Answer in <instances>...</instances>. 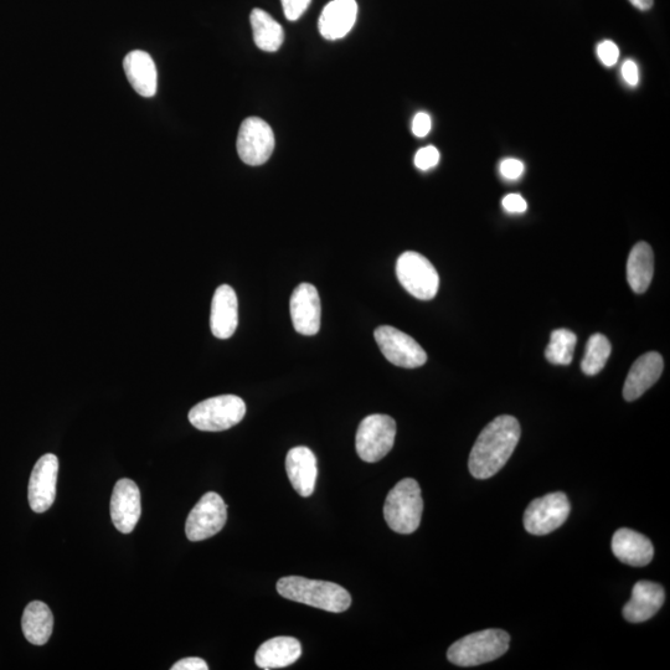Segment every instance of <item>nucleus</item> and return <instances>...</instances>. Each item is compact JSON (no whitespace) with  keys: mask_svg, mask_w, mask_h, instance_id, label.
<instances>
[{"mask_svg":"<svg viewBox=\"0 0 670 670\" xmlns=\"http://www.w3.org/2000/svg\"><path fill=\"white\" fill-rule=\"evenodd\" d=\"M522 429L513 416L497 417L484 427L469 456V472L477 479H488L507 465L517 448Z\"/></svg>","mask_w":670,"mask_h":670,"instance_id":"1","label":"nucleus"},{"mask_svg":"<svg viewBox=\"0 0 670 670\" xmlns=\"http://www.w3.org/2000/svg\"><path fill=\"white\" fill-rule=\"evenodd\" d=\"M277 591L287 600L332 613L345 612L352 605V596L349 592L344 587L329 581L287 576L277 582Z\"/></svg>","mask_w":670,"mask_h":670,"instance_id":"2","label":"nucleus"},{"mask_svg":"<svg viewBox=\"0 0 670 670\" xmlns=\"http://www.w3.org/2000/svg\"><path fill=\"white\" fill-rule=\"evenodd\" d=\"M424 501L420 484L412 478L402 479L391 489L384 505V518L391 530L412 534L420 527Z\"/></svg>","mask_w":670,"mask_h":670,"instance_id":"3","label":"nucleus"},{"mask_svg":"<svg viewBox=\"0 0 670 670\" xmlns=\"http://www.w3.org/2000/svg\"><path fill=\"white\" fill-rule=\"evenodd\" d=\"M510 636L502 630H484L472 633L452 644L447 652L448 661L458 667H476L496 661L509 649Z\"/></svg>","mask_w":670,"mask_h":670,"instance_id":"4","label":"nucleus"},{"mask_svg":"<svg viewBox=\"0 0 670 670\" xmlns=\"http://www.w3.org/2000/svg\"><path fill=\"white\" fill-rule=\"evenodd\" d=\"M245 415L244 400L235 395H221L195 405L189 412V421L200 431L219 432L240 424Z\"/></svg>","mask_w":670,"mask_h":670,"instance_id":"5","label":"nucleus"},{"mask_svg":"<svg viewBox=\"0 0 670 670\" xmlns=\"http://www.w3.org/2000/svg\"><path fill=\"white\" fill-rule=\"evenodd\" d=\"M396 275L401 286L417 300H432L440 288V276L435 266L419 252H404L396 264Z\"/></svg>","mask_w":670,"mask_h":670,"instance_id":"6","label":"nucleus"},{"mask_svg":"<svg viewBox=\"0 0 670 670\" xmlns=\"http://www.w3.org/2000/svg\"><path fill=\"white\" fill-rule=\"evenodd\" d=\"M396 422L388 415H370L359 425L355 447L363 461L375 463L393 450Z\"/></svg>","mask_w":670,"mask_h":670,"instance_id":"7","label":"nucleus"},{"mask_svg":"<svg viewBox=\"0 0 670 670\" xmlns=\"http://www.w3.org/2000/svg\"><path fill=\"white\" fill-rule=\"evenodd\" d=\"M571 505L563 492L534 499L524 513V528L529 534L546 535L559 529L569 518Z\"/></svg>","mask_w":670,"mask_h":670,"instance_id":"8","label":"nucleus"},{"mask_svg":"<svg viewBox=\"0 0 670 670\" xmlns=\"http://www.w3.org/2000/svg\"><path fill=\"white\" fill-rule=\"evenodd\" d=\"M381 353L396 367L420 368L427 362V354L409 334L394 327L381 326L374 332Z\"/></svg>","mask_w":670,"mask_h":670,"instance_id":"9","label":"nucleus"},{"mask_svg":"<svg viewBox=\"0 0 670 670\" xmlns=\"http://www.w3.org/2000/svg\"><path fill=\"white\" fill-rule=\"evenodd\" d=\"M275 149V134L267 122L259 117L246 118L237 136V152L247 166L265 164Z\"/></svg>","mask_w":670,"mask_h":670,"instance_id":"10","label":"nucleus"},{"mask_svg":"<svg viewBox=\"0 0 670 670\" xmlns=\"http://www.w3.org/2000/svg\"><path fill=\"white\" fill-rule=\"evenodd\" d=\"M228 520V505L218 493L209 492L190 512L185 533L190 541H201L221 532Z\"/></svg>","mask_w":670,"mask_h":670,"instance_id":"11","label":"nucleus"},{"mask_svg":"<svg viewBox=\"0 0 670 670\" xmlns=\"http://www.w3.org/2000/svg\"><path fill=\"white\" fill-rule=\"evenodd\" d=\"M59 460L53 453L40 457L30 476L28 499L35 513H45L51 508L56 497Z\"/></svg>","mask_w":670,"mask_h":670,"instance_id":"12","label":"nucleus"},{"mask_svg":"<svg viewBox=\"0 0 670 670\" xmlns=\"http://www.w3.org/2000/svg\"><path fill=\"white\" fill-rule=\"evenodd\" d=\"M141 492L131 479L123 478L113 488L111 517L118 532L130 534L141 518Z\"/></svg>","mask_w":670,"mask_h":670,"instance_id":"13","label":"nucleus"},{"mask_svg":"<svg viewBox=\"0 0 670 670\" xmlns=\"http://www.w3.org/2000/svg\"><path fill=\"white\" fill-rule=\"evenodd\" d=\"M290 311L296 332L302 335H316L321 329V298L317 288L311 283H301L293 291Z\"/></svg>","mask_w":670,"mask_h":670,"instance_id":"14","label":"nucleus"},{"mask_svg":"<svg viewBox=\"0 0 670 670\" xmlns=\"http://www.w3.org/2000/svg\"><path fill=\"white\" fill-rule=\"evenodd\" d=\"M239 326V301L234 288L223 285L215 291L211 302V333L219 339L233 337Z\"/></svg>","mask_w":670,"mask_h":670,"instance_id":"15","label":"nucleus"},{"mask_svg":"<svg viewBox=\"0 0 670 670\" xmlns=\"http://www.w3.org/2000/svg\"><path fill=\"white\" fill-rule=\"evenodd\" d=\"M666 601L663 586L652 581H639L633 587L631 600L623 607V617L631 623L651 620Z\"/></svg>","mask_w":670,"mask_h":670,"instance_id":"16","label":"nucleus"},{"mask_svg":"<svg viewBox=\"0 0 670 670\" xmlns=\"http://www.w3.org/2000/svg\"><path fill=\"white\" fill-rule=\"evenodd\" d=\"M663 369L664 362L661 354L656 352L643 354L632 365L628 373L625 386H623V398L626 401L641 398L661 378Z\"/></svg>","mask_w":670,"mask_h":670,"instance_id":"17","label":"nucleus"},{"mask_svg":"<svg viewBox=\"0 0 670 670\" xmlns=\"http://www.w3.org/2000/svg\"><path fill=\"white\" fill-rule=\"evenodd\" d=\"M286 471L293 489L301 497H311L318 476L316 455L308 447L292 448L287 453Z\"/></svg>","mask_w":670,"mask_h":670,"instance_id":"18","label":"nucleus"},{"mask_svg":"<svg viewBox=\"0 0 670 670\" xmlns=\"http://www.w3.org/2000/svg\"><path fill=\"white\" fill-rule=\"evenodd\" d=\"M612 551L623 564L642 568L653 560L652 541L635 530L618 529L612 538Z\"/></svg>","mask_w":670,"mask_h":670,"instance_id":"19","label":"nucleus"},{"mask_svg":"<svg viewBox=\"0 0 670 670\" xmlns=\"http://www.w3.org/2000/svg\"><path fill=\"white\" fill-rule=\"evenodd\" d=\"M357 17L358 4L355 0H332L319 18V32L327 40L342 39L353 29Z\"/></svg>","mask_w":670,"mask_h":670,"instance_id":"20","label":"nucleus"},{"mask_svg":"<svg viewBox=\"0 0 670 670\" xmlns=\"http://www.w3.org/2000/svg\"><path fill=\"white\" fill-rule=\"evenodd\" d=\"M123 70L133 90L138 95L151 99L156 96L158 87L157 66L152 56L142 50H134L123 60Z\"/></svg>","mask_w":670,"mask_h":670,"instance_id":"21","label":"nucleus"},{"mask_svg":"<svg viewBox=\"0 0 670 670\" xmlns=\"http://www.w3.org/2000/svg\"><path fill=\"white\" fill-rule=\"evenodd\" d=\"M302 646L298 639L293 637H276L268 639L257 649L256 666L265 669H280L292 666L300 659Z\"/></svg>","mask_w":670,"mask_h":670,"instance_id":"22","label":"nucleus"},{"mask_svg":"<svg viewBox=\"0 0 670 670\" xmlns=\"http://www.w3.org/2000/svg\"><path fill=\"white\" fill-rule=\"evenodd\" d=\"M22 628L25 638L30 643L44 646L53 635V612L44 602H30L23 613Z\"/></svg>","mask_w":670,"mask_h":670,"instance_id":"23","label":"nucleus"},{"mask_svg":"<svg viewBox=\"0 0 670 670\" xmlns=\"http://www.w3.org/2000/svg\"><path fill=\"white\" fill-rule=\"evenodd\" d=\"M654 273V255L647 242L633 246L627 261V280L633 292L642 295L651 286Z\"/></svg>","mask_w":670,"mask_h":670,"instance_id":"24","label":"nucleus"},{"mask_svg":"<svg viewBox=\"0 0 670 670\" xmlns=\"http://www.w3.org/2000/svg\"><path fill=\"white\" fill-rule=\"evenodd\" d=\"M250 22L257 48L267 53H276L285 40L281 25L262 9L252 10Z\"/></svg>","mask_w":670,"mask_h":670,"instance_id":"25","label":"nucleus"},{"mask_svg":"<svg viewBox=\"0 0 670 670\" xmlns=\"http://www.w3.org/2000/svg\"><path fill=\"white\" fill-rule=\"evenodd\" d=\"M577 343L576 334L569 329H556L551 333L550 343L545 350V358L555 365H569L574 359Z\"/></svg>","mask_w":670,"mask_h":670,"instance_id":"26","label":"nucleus"},{"mask_svg":"<svg viewBox=\"0 0 670 670\" xmlns=\"http://www.w3.org/2000/svg\"><path fill=\"white\" fill-rule=\"evenodd\" d=\"M611 343L605 335H591L586 345V353L582 359L581 369L586 375L594 376L605 368L608 358L611 355Z\"/></svg>","mask_w":670,"mask_h":670,"instance_id":"27","label":"nucleus"},{"mask_svg":"<svg viewBox=\"0 0 670 670\" xmlns=\"http://www.w3.org/2000/svg\"><path fill=\"white\" fill-rule=\"evenodd\" d=\"M438 162H440V152L434 146L421 148L416 153L415 166L417 169L422 170V172L435 168Z\"/></svg>","mask_w":670,"mask_h":670,"instance_id":"28","label":"nucleus"},{"mask_svg":"<svg viewBox=\"0 0 670 670\" xmlns=\"http://www.w3.org/2000/svg\"><path fill=\"white\" fill-rule=\"evenodd\" d=\"M597 56L603 65L610 67L617 64L620 49L613 41L605 40L597 46Z\"/></svg>","mask_w":670,"mask_h":670,"instance_id":"29","label":"nucleus"},{"mask_svg":"<svg viewBox=\"0 0 670 670\" xmlns=\"http://www.w3.org/2000/svg\"><path fill=\"white\" fill-rule=\"evenodd\" d=\"M524 170L525 167L523 162H520L519 159L515 158L504 159V161L501 162V166H499V172H501L502 177L510 180V182L522 178Z\"/></svg>","mask_w":670,"mask_h":670,"instance_id":"30","label":"nucleus"},{"mask_svg":"<svg viewBox=\"0 0 670 670\" xmlns=\"http://www.w3.org/2000/svg\"><path fill=\"white\" fill-rule=\"evenodd\" d=\"M283 13L290 22H296L311 4V0H281Z\"/></svg>","mask_w":670,"mask_h":670,"instance_id":"31","label":"nucleus"},{"mask_svg":"<svg viewBox=\"0 0 670 670\" xmlns=\"http://www.w3.org/2000/svg\"><path fill=\"white\" fill-rule=\"evenodd\" d=\"M502 204L504 210L510 214H523L528 210L527 200L519 194L507 195V197H504Z\"/></svg>","mask_w":670,"mask_h":670,"instance_id":"32","label":"nucleus"},{"mask_svg":"<svg viewBox=\"0 0 670 670\" xmlns=\"http://www.w3.org/2000/svg\"><path fill=\"white\" fill-rule=\"evenodd\" d=\"M432 128V121L429 113L420 112L414 117L412 121V133L416 137H426L430 133Z\"/></svg>","mask_w":670,"mask_h":670,"instance_id":"33","label":"nucleus"},{"mask_svg":"<svg viewBox=\"0 0 670 670\" xmlns=\"http://www.w3.org/2000/svg\"><path fill=\"white\" fill-rule=\"evenodd\" d=\"M209 666L204 659L192 657L184 658L174 664L172 670H208Z\"/></svg>","mask_w":670,"mask_h":670,"instance_id":"34","label":"nucleus"},{"mask_svg":"<svg viewBox=\"0 0 670 670\" xmlns=\"http://www.w3.org/2000/svg\"><path fill=\"white\" fill-rule=\"evenodd\" d=\"M622 76L623 80L627 82L628 85L635 87L638 85L639 81V71L638 66L633 60H626L625 64L622 66Z\"/></svg>","mask_w":670,"mask_h":670,"instance_id":"35","label":"nucleus"},{"mask_svg":"<svg viewBox=\"0 0 670 670\" xmlns=\"http://www.w3.org/2000/svg\"><path fill=\"white\" fill-rule=\"evenodd\" d=\"M630 2L633 7L642 10V12L651 9L653 5V0H630Z\"/></svg>","mask_w":670,"mask_h":670,"instance_id":"36","label":"nucleus"}]
</instances>
